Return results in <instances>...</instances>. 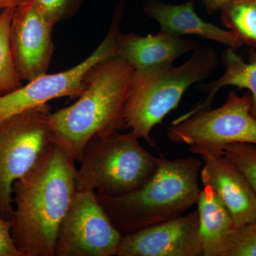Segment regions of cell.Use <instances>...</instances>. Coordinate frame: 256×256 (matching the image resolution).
Returning <instances> with one entry per match:
<instances>
[{"mask_svg": "<svg viewBox=\"0 0 256 256\" xmlns=\"http://www.w3.org/2000/svg\"><path fill=\"white\" fill-rule=\"evenodd\" d=\"M160 158L146 151L131 132L97 134L88 143L77 170V191L108 196L132 192L154 175Z\"/></svg>", "mask_w": 256, "mask_h": 256, "instance_id": "cell-5", "label": "cell"}, {"mask_svg": "<svg viewBox=\"0 0 256 256\" xmlns=\"http://www.w3.org/2000/svg\"><path fill=\"white\" fill-rule=\"evenodd\" d=\"M48 104L0 122V217L12 224L13 185L31 169L52 142Z\"/></svg>", "mask_w": 256, "mask_h": 256, "instance_id": "cell-6", "label": "cell"}, {"mask_svg": "<svg viewBox=\"0 0 256 256\" xmlns=\"http://www.w3.org/2000/svg\"><path fill=\"white\" fill-rule=\"evenodd\" d=\"M190 150L201 156L202 183L210 186L230 212L237 228L256 223V194L246 175L223 150L210 146H190Z\"/></svg>", "mask_w": 256, "mask_h": 256, "instance_id": "cell-11", "label": "cell"}, {"mask_svg": "<svg viewBox=\"0 0 256 256\" xmlns=\"http://www.w3.org/2000/svg\"><path fill=\"white\" fill-rule=\"evenodd\" d=\"M24 0H0V13L5 9L16 8Z\"/></svg>", "mask_w": 256, "mask_h": 256, "instance_id": "cell-24", "label": "cell"}, {"mask_svg": "<svg viewBox=\"0 0 256 256\" xmlns=\"http://www.w3.org/2000/svg\"><path fill=\"white\" fill-rule=\"evenodd\" d=\"M42 14L53 24L72 18L78 12L84 0H34Z\"/></svg>", "mask_w": 256, "mask_h": 256, "instance_id": "cell-21", "label": "cell"}, {"mask_svg": "<svg viewBox=\"0 0 256 256\" xmlns=\"http://www.w3.org/2000/svg\"><path fill=\"white\" fill-rule=\"evenodd\" d=\"M76 161L48 143L13 185L11 234L24 256H55L58 230L76 192Z\"/></svg>", "mask_w": 256, "mask_h": 256, "instance_id": "cell-1", "label": "cell"}, {"mask_svg": "<svg viewBox=\"0 0 256 256\" xmlns=\"http://www.w3.org/2000/svg\"><path fill=\"white\" fill-rule=\"evenodd\" d=\"M133 72L132 66L120 56L102 60L89 70L78 100L50 112L52 141L76 162H80L94 136L127 129L124 105Z\"/></svg>", "mask_w": 256, "mask_h": 256, "instance_id": "cell-2", "label": "cell"}, {"mask_svg": "<svg viewBox=\"0 0 256 256\" xmlns=\"http://www.w3.org/2000/svg\"><path fill=\"white\" fill-rule=\"evenodd\" d=\"M220 11L224 26L256 50V0H229Z\"/></svg>", "mask_w": 256, "mask_h": 256, "instance_id": "cell-17", "label": "cell"}, {"mask_svg": "<svg viewBox=\"0 0 256 256\" xmlns=\"http://www.w3.org/2000/svg\"><path fill=\"white\" fill-rule=\"evenodd\" d=\"M220 66L214 48L200 44L188 60L134 70L124 101L126 127L152 148L156 143L151 132L171 111L178 108L184 92L192 86L210 78Z\"/></svg>", "mask_w": 256, "mask_h": 256, "instance_id": "cell-4", "label": "cell"}, {"mask_svg": "<svg viewBox=\"0 0 256 256\" xmlns=\"http://www.w3.org/2000/svg\"><path fill=\"white\" fill-rule=\"evenodd\" d=\"M198 45L195 40L161 32L146 36L120 32L117 55L127 60L134 70H141L173 64L178 57L196 50Z\"/></svg>", "mask_w": 256, "mask_h": 256, "instance_id": "cell-14", "label": "cell"}, {"mask_svg": "<svg viewBox=\"0 0 256 256\" xmlns=\"http://www.w3.org/2000/svg\"><path fill=\"white\" fill-rule=\"evenodd\" d=\"M220 62L225 68L223 75L217 80L200 86V90L207 94L206 98L186 114L174 120V122L183 120L200 111L212 108L215 96L220 89L226 86L249 90L252 97L250 112L256 118V50L250 48L248 62H246L242 56L236 53V50L228 48L222 54Z\"/></svg>", "mask_w": 256, "mask_h": 256, "instance_id": "cell-15", "label": "cell"}, {"mask_svg": "<svg viewBox=\"0 0 256 256\" xmlns=\"http://www.w3.org/2000/svg\"><path fill=\"white\" fill-rule=\"evenodd\" d=\"M196 1L188 0L180 4H170L160 0H148L143 5L146 16L156 21L160 32L171 36L182 37L194 35L238 50L244 42L233 32L207 22L195 11Z\"/></svg>", "mask_w": 256, "mask_h": 256, "instance_id": "cell-13", "label": "cell"}, {"mask_svg": "<svg viewBox=\"0 0 256 256\" xmlns=\"http://www.w3.org/2000/svg\"><path fill=\"white\" fill-rule=\"evenodd\" d=\"M252 106L250 92L239 96L232 90L218 108L200 111L183 120L173 121L168 137L175 143L222 150L232 143L256 144V118L250 112Z\"/></svg>", "mask_w": 256, "mask_h": 256, "instance_id": "cell-7", "label": "cell"}, {"mask_svg": "<svg viewBox=\"0 0 256 256\" xmlns=\"http://www.w3.org/2000/svg\"><path fill=\"white\" fill-rule=\"evenodd\" d=\"M15 8L0 13V96L22 86L13 62L10 44V30Z\"/></svg>", "mask_w": 256, "mask_h": 256, "instance_id": "cell-18", "label": "cell"}, {"mask_svg": "<svg viewBox=\"0 0 256 256\" xmlns=\"http://www.w3.org/2000/svg\"><path fill=\"white\" fill-rule=\"evenodd\" d=\"M203 256H224L237 228L230 212L216 192L204 185L196 202Z\"/></svg>", "mask_w": 256, "mask_h": 256, "instance_id": "cell-16", "label": "cell"}, {"mask_svg": "<svg viewBox=\"0 0 256 256\" xmlns=\"http://www.w3.org/2000/svg\"><path fill=\"white\" fill-rule=\"evenodd\" d=\"M12 224L0 217V256H24L15 246L11 234Z\"/></svg>", "mask_w": 256, "mask_h": 256, "instance_id": "cell-22", "label": "cell"}, {"mask_svg": "<svg viewBox=\"0 0 256 256\" xmlns=\"http://www.w3.org/2000/svg\"><path fill=\"white\" fill-rule=\"evenodd\" d=\"M224 256H256V223L234 230Z\"/></svg>", "mask_w": 256, "mask_h": 256, "instance_id": "cell-20", "label": "cell"}, {"mask_svg": "<svg viewBox=\"0 0 256 256\" xmlns=\"http://www.w3.org/2000/svg\"><path fill=\"white\" fill-rule=\"evenodd\" d=\"M200 1L207 13L208 14H213L216 12L220 11V8L229 0H200Z\"/></svg>", "mask_w": 256, "mask_h": 256, "instance_id": "cell-23", "label": "cell"}, {"mask_svg": "<svg viewBox=\"0 0 256 256\" xmlns=\"http://www.w3.org/2000/svg\"><path fill=\"white\" fill-rule=\"evenodd\" d=\"M117 256H203L198 212L122 236Z\"/></svg>", "mask_w": 256, "mask_h": 256, "instance_id": "cell-12", "label": "cell"}, {"mask_svg": "<svg viewBox=\"0 0 256 256\" xmlns=\"http://www.w3.org/2000/svg\"><path fill=\"white\" fill-rule=\"evenodd\" d=\"M223 153L246 175L256 194V144L232 143L224 146Z\"/></svg>", "mask_w": 256, "mask_h": 256, "instance_id": "cell-19", "label": "cell"}, {"mask_svg": "<svg viewBox=\"0 0 256 256\" xmlns=\"http://www.w3.org/2000/svg\"><path fill=\"white\" fill-rule=\"evenodd\" d=\"M107 36L86 60L73 68L44 74L14 92L0 96V122L58 98H78L86 88L89 70L98 63L117 54L122 13L116 12Z\"/></svg>", "mask_w": 256, "mask_h": 256, "instance_id": "cell-8", "label": "cell"}, {"mask_svg": "<svg viewBox=\"0 0 256 256\" xmlns=\"http://www.w3.org/2000/svg\"><path fill=\"white\" fill-rule=\"evenodd\" d=\"M160 156L156 173L139 188L116 196L96 194L122 236L172 220L196 204L202 161Z\"/></svg>", "mask_w": 256, "mask_h": 256, "instance_id": "cell-3", "label": "cell"}, {"mask_svg": "<svg viewBox=\"0 0 256 256\" xmlns=\"http://www.w3.org/2000/svg\"><path fill=\"white\" fill-rule=\"evenodd\" d=\"M122 237L95 192L76 191L60 224L55 256H117Z\"/></svg>", "mask_w": 256, "mask_h": 256, "instance_id": "cell-9", "label": "cell"}, {"mask_svg": "<svg viewBox=\"0 0 256 256\" xmlns=\"http://www.w3.org/2000/svg\"><path fill=\"white\" fill-rule=\"evenodd\" d=\"M54 26L34 0H24L14 8L10 44L15 70L22 82H31L47 73L54 50Z\"/></svg>", "mask_w": 256, "mask_h": 256, "instance_id": "cell-10", "label": "cell"}]
</instances>
